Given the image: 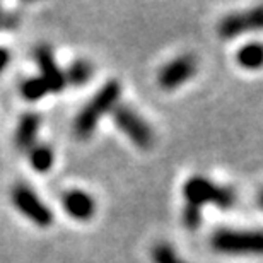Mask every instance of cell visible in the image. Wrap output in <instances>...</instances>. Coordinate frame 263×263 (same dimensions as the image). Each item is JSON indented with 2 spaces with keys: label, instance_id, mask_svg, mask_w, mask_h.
<instances>
[{
  "label": "cell",
  "instance_id": "obj_1",
  "mask_svg": "<svg viewBox=\"0 0 263 263\" xmlns=\"http://www.w3.org/2000/svg\"><path fill=\"white\" fill-rule=\"evenodd\" d=\"M120 94H122V86H120L118 81H108L94 94V98L77 115L76 123H73V132H76L79 139L91 137V134L98 127L99 120L108 111L115 109Z\"/></svg>",
  "mask_w": 263,
  "mask_h": 263
},
{
  "label": "cell",
  "instance_id": "obj_2",
  "mask_svg": "<svg viewBox=\"0 0 263 263\" xmlns=\"http://www.w3.org/2000/svg\"><path fill=\"white\" fill-rule=\"evenodd\" d=\"M183 195L186 198V203L195 205L198 209H202L207 203H212L219 209H231L236 202L233 190L220 186L203 176L188 178L183 185Z\"/></svg>",
  "mask_w": 263,
  "mask_h": 263
},
{
  "label": "cell",
  "instance_id": "obj_3",
  "mask_svg": "<svg viewBox=\"0 0 263 263\" xmlns=\"http://www.w3.org/2000/svg\"><path fill=\"white\" fill-rule=\"evenodd\" d=\"M212 248L224 255H263V231L220 229L212 236Z\"/></svg>",
  "mask_w": 263,
  "mask_h": 263
},
{
  "label": "cell",
  "instance_id": "obj_4",
  "mask_svg": "<svg viewBox=\"0 0 263 263\" xmlns=\"http://www.w3.org/2000/svg\"><path fill=\"white\" fill-rule=\"evenodd\" d=\"M12 203L14 207L29 219L38 228H50L53 224V214L36 192L28 185H17L12 188Z\"/></svg>",
  "mask_w": 263,
  "mask_h": 263
},
{
  "label": "cell",
  "instance_id": "obj_5",
  "mask_svg": "<svg viewBox=\"0 0 263 263\" xmlns=\"http://www.w3.org/2000/svg\"><path fill=\"white\" fill-rule=\"evenodd\" d=\"M113 120H115V123H117V127L122 130L135 145L142 147V149H149V147L154 144V132L149 127V123L132 108L115 106Z\"/></svg>",
  "mask_w": 263,
  "mask_h": 263
},
{
  "label": "cell",
  "instance_id": "obj_6",
  "mask_svg": "<svg viewBox=\"0 0 263 263\" xmlns=\"http://www.w3.org/2000/svg\"><path fill=\"white\" fill-rule=\"evenodd\" d=\"M255 31H263V5L245 10V12L226 15L217 26V33L224 40L236 38V36L246 33H255Z\"/></svg>",
  "mask_w": 263,
  "mask_h": 263
},
{
  "label": "cell",
  "instance_id": "obj_7",
  "mask_svg": "<svg viewBox=\"0 0 263 263\" xmlns=\"http://www.w3.org/2000/svg\"><path fill=\"white\" fill-rule=\"evenodd\" d=\"M197 72V59L193 55H181L178 59L171 60L159 70L157 82L162 89L171 91L183 86L188 79H192Z\"/></svg>",
  "mask_w": 263,
  "mask_h": 263
},
{
  "label": "cell",
  "instance_id": "obj_8",
  "mask_svg": "<svg viewBox=\"0 0 263 263\" xmlns=\"http://www.w3.org/2000/svg\"><path fill=\"white\" fill-rule=\"evenodd\" d=\"M36 62H38V67L41 70V79L45 81L50 91L60 92L67 86V81H65V73L60 70L59 64H57L53 51L46 45L40 46L36 50Z\"/></svg>",
  "mask_w": 263,
  "mask_h": 263
},
{
  "label": "cell",
  "instance_id": "obj_9",
  "mask_svg": "<svg viewBox=\"0 0 263 263\" xmlns=\"http://www.w3.org/2000/svg\"><path fill=\"white\" fill-rule=\"evenodd\" d=\"M64 210L76 220H89L96 214V200L84 190H68L62 197Z\"/></svg>",
  "mask_w": 263,
  "mask_h": 263
},
{
  "label": "cell",
  "instance_id": "obj_10",
  "mask_svg": "<svg viewBox=\"0 0 263 263\" xmlns=\"http://www.w3.org/2000/svg\"><path fill=\"white\" fill-rule=\"evenodd\" d=\"M40 130V117L34 113H26L19 120V125L15 128V145L19 149H29L33 147L36 135Z\"/></svg>",
  "mask_w": 263,
  "mask_h": 263
},
{
  "label": "cell",
  "instance_id": "obj_11",
  "mask_svg": "<svg viewBox=\"0 0 263 263\" xmlns=\"http://www.w3.org/2000/svg\"><path fill=\"white\" fill-rule=\"evenodd\" d=\"M236 62L246 70H258L263 67V45L250 43L241 46L236 53Z\"/></svg>",
  "mask_w": 263,
  "mask_h": 263
},
{
  "label": "cell",
  "instance_id": "obj_12",
  "mask_svg": "<svg viewBox=\"0 0 263 263\" xmlns=\"http://www.w3.org/2000/svg\"><path fill=\"white\" fill-rule=\"evenodd\" d=\"M29 162H31V166H33V170L38 173L50 171L55 162L53 151H51L48 145H43V144L34 145L29 152Z\"/></svg>",
  "mask_w": 263,
  "mask_h": 263
},
{
  "label": "cell",
  "instance_id": "obj_13",
  "mask_svg": "<svg viewBox=\"0 0 263 263\" xmlns=\"http://www.w3.org/2000/svg\"><path fill=\"white\" fill-rule=\"evenodd\" d=\"M48 92H50V89L41 77H31L28 81H24L23 86H21V96H23L26 101H31V103H36V101H40V99H43Z\"/></svg>",
  "mask_w": 263,
  "mask_h": 263
},
{
  "label": "cell",
  "instance_id": "obj_14",
  "mask_svg": "<svg viewBox=\"0 0 263 263\" xmlns=\"http://www.w3.org/2000/svg\"><path fill=\"white\" fill-rule=\"evenodd\" d=\"M92 76V65L87 60H76L68 67L65 73V81L72 86H84Z\"/></svg>",
  "mask_w": 263,
  "mask_h": 263
},
{
  "label": "cell",
  "instance_id": "obj_15",
  "mask_svg": "<svg viewBox=\"0 0 263 263\" xmlns=\"http://www.w3.org/2000/svg\"><path fill=\"white\" fill-rule=\"evenodd\" d=\"M152 260L154 263H185L167 243H157L152 248Z\"/></svg>",
  "mask_w": 263,
  "mask_h": 263
},
{
  "label": "cell",
  "instance_id": "obj_16",
  "mask_svg": "<svg viewBox=\"0 0 263 263\" xmlns=\"http://www.w3.org/2000/svg\"><path fill=\"white\" fill-rule=\"evenodd\" d=\"M183 222H185L188 229H192V231L198 229L200 224H202V209L186 203L185 210H183Z\"/></svg>",
  "mask_w": 263,
  "mask_h": 263
},
{
  "label": "cell",
  "instance_id": "obj_17",
  "mask_svg": "<svg viewBox=\"0 0 263 263\" xmlns=\"http://www.w3.org/2000/svg\"><path fill=\"white\" fill-rule=\"evenodd\" d=\"M9 60H10V53L7 48H2L0 46V73L5 70V67L9 65Z\"/></svg>",
  "mask_w": 263,
  "mask_h": 263
},
{
  "label": "cell",
  "instance_id": "obj_18",
  "mask_svg": "<svg viewBox=\"0 0 263 263\" xmlns=\"http://www.w3.org/2000/svg\"><path fill=\"white\" fill-rule=\"evenodd\" d=\"M258 203H260V207L263 209V190L260 192V195H258Z\"/></svg>",
  "mask_w": 263,
  "mask_h": 263
},
{
  "label": "cell",
  "instance_id": "obj_19",
  "mask_svg": "<svg viewBox=\"0 0 263 263\" xmlns=\"http://www.w3.org/2000/svg\"><path fill=\"white\" fill-rule=\"evenodd\" d=\"M0 15H2V14H0Z\"/></svg>",
  "mask_w": 263,
  "mask_h": 263
}]
</instances>
